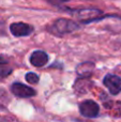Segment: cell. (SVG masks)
Returning <instances> with one entry per match:
<instances>
[{
  "label": "cell",
  "mask_w": 121,
  "mask_h": 122,
  "mask_svg": "<svg viewBox=\"0 0 121 122\" xmlns=\"http://www.w3.org/2000/svg\"><path fill=\"white\" fill-rule=\"evenodd\" d=\"M79 26L76 21L71 20V19H66V18H58L49 27L48 31L50 33H53L54 36H64V34L71 33V32L77 30Z\"/></svg>",
  "instance_id": "cell-1"
},
{
  "label": "cell",
  "mask_w": 121,
  "mask_h": 122,
  "mask_svg": "<svg viewBox=\"0 0 121 122\" xmlns=\"http://www.w3.org/2000/svg\"><path fill=\"white\" fill-rule=\"evenodd\" d=\"M68 12L74 15L76 18L81 20L84 24H89L94 20L101 19L104 17L103 12L99 9H77V10H70L68 9Z\"/></svg>",
  "instance_id": "cell-2"
},
{
  "label": "cell",
  "mask_w": 121,
  "mask_h": 122,
  "mask_svg": "<svg viewBox=\"0 0 121 122\" xmlns=\"http://www.w3.org/2000/svg\"><path fill=\"white\" fill-rule=\"evenodd\" d=\"M79 112L86 118H96L100 112V106L92 100H86L79 104Z\"/></svg>",
  "instance_id": "cell-3"
},
{
  "label": "cell",
  "mask_w": 121,
  "mask_h": 122,
  "mask_svg": "<svg viewBox=\"0 0 121 122\" xmlns=\"http://www.w3.org/2000/svg\"><path fill=\"white\" fill-rule=\"evenodd\" d=\"M103 84L111 94L117 95L121 92V78L115 74H107L103 79Z\"/></svg>",
  "instance_id": "cell-4"
},
{
  "label": "cell",
  "mask_w": 121,
  "mask_h": 122,
  "mask_svg": "<svg viewBox=\"0 0 121 122\" xmlns=\"http://www.w3.org/2000/svg\"><path fill=\"white\" fill-rule=\"evenodd\" d=\"M34 31V28L31 25L26 23H13L10 25V32L16 38H21V36H28L32 34Z\"/></svg>",
  "instance_id": "cell-5"
},
{
  "label": "cell",
  "mask_w": 121,
  "mask_h": 122,
  "mask_svg": "<svg viewBox=\"0 0 121 122\" xmlns=\"http://www.w3.org/2000/svg\"><path fill=\"white\" fill-rule=\"evenodd\" d=\"M11 92L17 97L26 99V97H32L36 94L35 90L21 82H14L11 86Z\"/></svg>",
  "instance_id": "cell-6"
},
{
  "label": "cell",
  "mask_w": 121,
  "mask_h": 122,
  "mask_svg": "<svg viewBox=\"0 0 121 122\" xmlns=\"http://www.w3.org/2000/svg\"><path fill=\"white\" fill-rule=\"evenodd\" d=\"M48 55L44 51H34L30 56V63L35 67H41L48 62Z\"/></svg>",
  "instance_id": "cell-7"
},
{
  "label": "cell",
  "mask_w": 121,
  "mask_h": 122,
  "mask_svg": "<svg viewBox=\"0 0 121 122\" xmlns=\"http://www.w3.org/2000/svg\"><path fill=\"white\" fill-rule=\"evenodd\" d=\"M94 63L92 62H83L79 63L76 66V74L78 77L81 78H89L93 74L94 71Z\"/></svg>",
  "instance_id": "cell-8"
},
{
  "label": "cell",
  "mask_w": 121,
  "mask_h": 122,
  "mask_svg": "<svg viewBox=\"0 0 121 122\" xmlns=\"http://www.w3.org/2000/svg\"><path fill=\"white\" fill-rule=\"evenodd\" d=\"M92 81L88 78H81L78 77L74 84V91L76 94H85L91 89Z\"/></svg>",
  "instance_id": "cell-9"
},
{
  "label": "cell",
  "mask_w": 121,
  "mask_h": 122,
  "mask_svg": "<svg viewBox=\"0 0 121 122\" xmlns=\"http://www.w3.org/2000/svg\"><path fill=\"white\" fill-rule=\"evenodd\" d=\"M13 72V69L8 64L5 60L0 56V79L8 77L9 75H11Z\"/></svg>",
  "instance_id": "cell-10"
},
{
  "label": "cell",
  "mask_w": 121,
  "mask_h": 122,
  "mask_svg": "<svg viewBox=\"0 0 121 122\" xmlns=\"http://www.w3.org/2000/svg\"><path fill=\"white\" fill-rule=\"evenodd\" d=\"M25 78H26V80H27L29 84H32V85L38 84L39 79H40V77H39L38 74L33 73V72H29V73H27L26 74V76H25Z\"/></svg>",
  "instance_id": "cell-11"
},
{
  "label": "cell",
  "mask_w": 121,
  "mask_h": 122,
  "mask_svg": "<svg viewBox=\"0 0 121 122\" xmlns=\"http://www.w3.org/2000/svg\"><path fill=\"white\" fill-rule=\"evenodd\" d=\"M54 1H57V2H60V3H61V2H66V1H68V0H50V3Z\"/></svg>",
  "instance_id": "cell-12"
}]
</instances>
